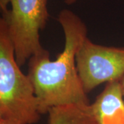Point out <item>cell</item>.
<instances>
[{
	"label": "cell",
	"instance_id": "1",
	"mask_svg": "<svg viewBox=\"0 0 124 124\" xmlns=\"http://www.w3.org/2000/svg\"><path fill=\"white\" fill-rule=\"evenodd\" d=\"M57 22L64 34L63 51L52 61L44 49L31 57L28 62V76L34 85L41 115L58 106L90 104L76 64V54L88 37L87 26L68 9L59 12Z\"/></svg>",
	"mask_w": 124,
	"mask_h": 124
},
{
	"label": "cell",
	"instance_id": "2",
	"mask_svg": "<svg viewBox=\"0 0 124 124\" xmlns=\"http://www.w3.org/2000/svg\"><path fill=\"white\" fill-rule=\"evenodd\" d=\"M35 88L20 70L5 20L0 19V119L19 124H34L40 119Z\"/></svg>",
	"mask_w": 124,
	"mask_h": 124
},
{
	"label": "cell",
	"instance_id": "3",
	"mask_svg": "<svg viewBox=\"0 0 124 124\" xmlns=\"http://www.w3.org/2000/svg\"><path fill=\"white\" fill-rule=\"evenodd\" d=\"M48 0H10L11 8L1 17L6 22L13 44L15 58L21 67L31 57L44 50L40 31L48 21Z\"/></svg>",
	"mask_w": 124,
	"mask_h": 124
},
{
	"label": "cell",
	"instance_id": "4",
	"mask_svg": "<svg viewBox=\"0 0 124 124\" xmlns=\"http://www.w3.org/2000/svg\"><path fill=\"white\" fill-rule=\"evenodd\" d=\"M76 64L85 93L124 75V48L105 46L87 37L76 54Z\"/></svg>",
	"mask_w": 124,
	"mask_h": 124
},
{
	"label": "cell",
	"instance_id": "5",
	"mask_svg": "<svg viewBox=\"0 0 124 124\" xmlns=\"http://www.w3.org/2000/svg\"><path fill=\"white\" fill-rule=\"evenodd\" d=\"M90 106L95 124H124V95L119 81L107 83Z\"/></svg>",
	"mask_w": 124,
	"mask_h": 124
},
{
	"label": "cell",
	"instance_id": "6",
	"mask_svg": "<svg viewBox=\"0 0 124 124\" xmlns=\"http://www.w3.org/2000/svg\"><path fill=\"white\" fill-rule=\"evenodd\" d=\"M48 124H95L91 106L68 104L48 111Z\"/></svg>",
	"mask_w": 124,
	"mask_h": 124
},
{
	"label": "cell",
	"instance_id": "7",
	"mask_svg": "<svg viewBox=\"0 0 124 124\" xmlns=\"http://www.w3.org/2000/svg\"><path fill=\"white\" fill-rule=\"evenodd\" d=\"M10 0H0V9L2 15L8 12L9 9L8 8V6L10 4Z\"/></svg>",
	"mask_w": 124,
	"mask_h": 124
},
{
	"label": "cell",
	"instance_id": "8",
	"mask_svg": "<svg viewBox=\"0 0 124 124\" xmlns=\"http://www.w3.org/2000/svg\"><path fill=\"white\" fill-rule=\"evenodd\" d=\"M0 124H19L17 122L11 120L0 119Z\"/></svg>",
	"mask_w": 124,
	"mask_h": 124
},
{
	"label": "cell",
	"instance_id": "9",
	"mask_svg": "<svg viewBox=\"0 0 124 124\" xmlns=\"http://www.w3.org/2000/svg\"><path fill=\"white\" fill-rule=\"evenodd\" d=\"M119 82L120 84H121V87L122 92H123V94H124V75H123V77H121V79H120Z\"/></svg>",
	"mask_w": 124,
	"mask_h": 124
},
{
	"label": "cell",
	"instance_id": "10",
	"mask_svg": "<svg viewBox=\"0 0 124 124\" xmlns=\"http://www.w3.org/2000/svg\"><path fill=\"white\" fill-rule=\"evenodd\" d=\"M66 4L68 5H72L74 4L75 3H76L78 0H63Z\"/></svg>",
	"mask_w": 124,
	"mask_h": 124
}]
</instances>
